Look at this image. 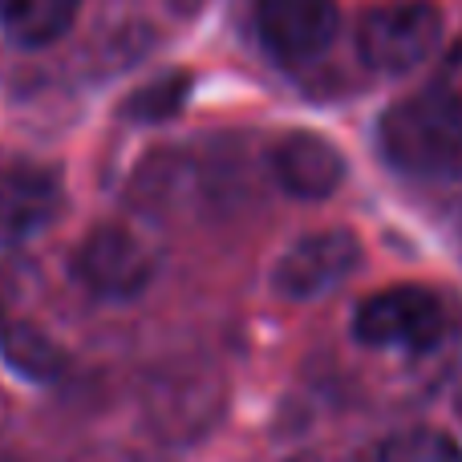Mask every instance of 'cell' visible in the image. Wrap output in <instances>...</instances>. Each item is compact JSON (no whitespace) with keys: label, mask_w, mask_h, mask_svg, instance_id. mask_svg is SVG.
Returning <instances> with one entry per match:
<instances>
[{"label":"cell","mask_w":462,"mask_h":462,"mask_svg":"<svg viewBox=\"0 0 462 462\" xmlns=\"http://www.w3.org/2000/svg\"><path fill=\"white\" fill-rule=\"evenodd\" d=\"M377 143L390 167L418 179H442L462 167V45L450 49L418 94L382 114Z\"/></svg>","instance_id":"6da1fadb"},{"label":"cell","mask_w":462,"mask_h":462,"mask_svg":"<svg viewBox=\"0 0 462 462\" xmlns=\"http://www.w3.org/2000/svg\"><path fill=\"white\" fill-rule=\"evenodd\" d=\"M450 312L439 292L422 284L382 288L353 312V337L369 349H402V353H430L447 341Z\"/></svg>","instance_id":"7a4b0ae2"},{"label":"cell","mask_w":462,"mask_h":462,"mask_svg":"<svg viewBox=\"0 0 462 462\" xmlns=\"http://www.w3.org/2000/svg\"><path fill=\"white\" fill-rule=\"evenodd\" d=\"M442 13L430 0H393L377 5L357 24V53L377 73H414L439 53Z\"/></svg>","instance_id":"3957f363"},{"label":"cell","mask_w":462,"mask_h":462,"mask_svg":"<svg viewBox=\"0 0 462 462\" xmlns=\"http://www.w3.org/2000/svg\"><path fill=\"white\" fill-rule=\"evenodd\" d=\"M73 276L102 300H134L154 276V255L134 231L106 224L73 252Z\"/></svg>","instance_id":"277c9868"},{"label":"cell","mask_w":462,"mask_h":462,"mask_svg":"<svg viewBox=\"0 0 462 462\" xmlns=\"http://www.w3.org/2000/svg\"><path fill=\"white\" fill-rule=\"evenodd\" d=\"M361 268V239L349 227H325L296 239L276 263V292L288 300H317Z\"/></svg>","instance_id":"5b68a950"},{"label":"cell","mask_w":462,"mask_h":462,"mask_svg":"<svg viewBox=\"0 0 462 462\" xmlns=\"http://www.w3.org/2000/svg\"><path fill=\"white\" fill-rule=\"evenodd\" d=\"M337 0H255V32L280 61H312L337 41Z\"/></svg>","instance_id":"8992f818"},{"label":"cell","mask_w":462,"mask_h":462,"mask_svg":"<svg viewBox=\"0 0 462 462\" xmlns=\"http://www.w3.org/2000/svg\"><path fill=\"white\" fill-rule=\"evenodd\" d=\"M61 211V179L45 162L0 159V239L16 244L45 231Z\"/></svg>","instance_id":"52a82bcc"},{"label":"cell","mask_w":462,"mask_h":462,"mask_svg":"<svg viewBox=\"0 0 462 462\" xmlns=\"http://www.w3.org/2000/svg\"><path fill=\"white\" fill-rule=\"evenodd\" d=\"M272 175L284 187L288 195L312 203V199H328L345 179V159L328 138L296 130V134L280 138L272 146Z\"/></svg>","instance_id":"ba28073f"},{"label":"cell","mask_w":462,"mask_h":462,"mask_svg":"<svg viewBox=\"0 0 462 462\" xmlns=\"http://www.w3.org/2000/svg\"><path fill=\"white\" fill-rule=\"evenodd\" d=\"M81 0H0V32L16 49H45L69 32Z\"/></svg>","instance_id":"9c48e42d"},{"label":"cell","mask_w":462,"mask_h":462,"mask_svg":"<svg viewBox=\"0 0 462 462\" xmlns=\"http://www.w3.org/2000/svg\"><path fill=\"white\" fill-rule=\"evenodd\" d=\"M0 357L29 382H53L61 374V349L32 325H5L0 328Z\"/></svg>","instance_id":"30bf717a"},{"label":"cell","mask_w":462,"mask_h":462,"mask_svg":"<svg viewBox=\"0 0 462 462\" xmlns=\"http://www.w3.org/2000/svg\"><path fill=\"white\" fill-rule=\"evenodd\" d=\"M377 462H462V447L447 430L414 426V430L390 434L377 450Z\"/></svg>","instance_id":"8fae6325"},{"label":"cell","mask_w":462,"mask_h":462,"mask_svg":"<svg viewBox=\"0 0 462 462\" xmlns=\"http://www.w3.org/2000/svg\"><path fill=\"white\" fill-rule=\"evenodd\" d=\"M187 94H191V78H187V73H171V78L138 89V94L130 97L126 114L134 122H162L187 102Z\"/></svg>","instance_id":"7c38bea8"}]
</instances>
